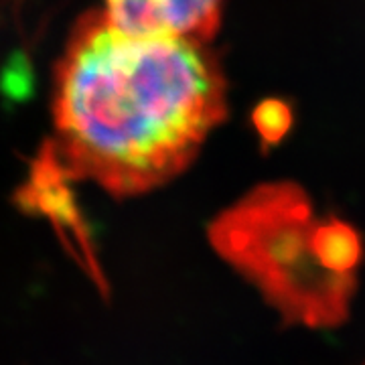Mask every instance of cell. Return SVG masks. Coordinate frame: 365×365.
I'll list each match as a JSON object with an SVG mask.
<instances>
[{
    "label": "cell",
    "instance_id": "cell-1",
    "mask_svg": "<svg viewBox=\"0 0 365 365\" xmlns=\"http://www.w3.org/2000/svg\"><path fill=\"white\" fill-rule=\"evenodd\" d=\"M225 118V83L203 43L134 33L83 14L55 71L53 157L116 197L170 181Z\"/></svg>",
    "mask_w": 365,
    "mask_h": 365
},
{
    "label": "cell",
    "instance_id": "cell-2",
    "mask_svg": "<svg viewBox=\"0 0 365 365\" xmlns=\"http://www.w3.org/2000/svg\"><path fill=\"white\" fill-rule=\"evenodd\" d=\"M313 207L297 185H262L209 225L223 260L260 288L284 325L333 329L349 317L355 276L327 272L314 260Z\"/></svg>",
    "mask_w": 365,
    "mask_h": 365
},
{
    "label": "cell",
    "instance_id": "cell-3",
    "mask_svg": "<svg viewBox=\"0 0 365 365\" xmlns=\"http://www.w3.org/2000/svg\"><path fill=\"white\" fill-rule=\"evenodd\" d=\"M104 13L134 33L205 43L220 26L222 0H106Z\"/></svg>",
    "mask_w": 365,
    "mask_h": 365
},
{
    "label": "cell",
    "instance_id": "cell-4",
    "mask_svg": "<svg viewBox=\"0 0 365 365\" xmlns=\"http://www.w3.org/2000/svg\"><path fill=\"white\" fill-rule=\"evenodd\" d=\"M311 250L314 260L327 272L355 276V268L364 258V242L357 230L341 220L314 222L311 232Z\"/></svg>",
    "mask_w": 365,
    "mask_h": 365
},
{
    "label": "cell",
    "instance_id": "cell-5",
    "mask_svg": "<svg viewBox=\"0 0 365 365\" xmlns=\"http://www.w3.org/2000/svg\"><path fill=\"white\" fill-rule=\"evenodd\" d=\"M254 126L260 134L262 143L276 144L280 143L292 126V110L282 100H264L254 110Z\"/></svg>",
    "mask_w": 365,
    "mask_h": 365
},
{
    "label": "cell",
    "instance_id": "cell-6",
    "mask_svg": "<svg viewBox=\"0 0 365 365\" xmlns=\"http://www.w3.org/2000/svg\"><path fill=\"white\" fill-rule=\"evenodd\" d=\"M364 365H365V364H364Z\"/></svg>",
    "mask_w": 365,
    "mask_h": 365
}]
</instances>
